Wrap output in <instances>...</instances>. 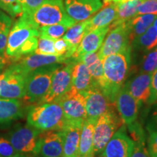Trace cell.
Wrapping results in <instances>:
<instances>
[{"label": "cell", "mask_w": 157, "mask_h": 157, "mask_svg": "<svg viewBox=\"0 0 157 157\" xmlns=\"http://www.w3.org/2000/svg\"><path fill=\"white\" fill-rule=\"evenodd\" d=\"M130 63V46L103 60V78L100 89L113 105L118 93L128 77Z\"/></svg>", "instance_id": "1"}, {"label": "cell", "mask_w": 157, "mask_h": 157, "mask_svg": "<svg viewBox=\"0 0 157 157\" xmlns=\"http://www.w3.org/2000/svg\"><path fill=\"white\" fill-rule=\"evenodd\" d=\"M66 123L62 108L58 102L35 104L28 110L27 124L42 132L61 131Z\"/></svg>", "instance_id": "2"}, {"label": "cell", "mask_w": 157, "mask_h": 157, "mask_svg": "<svg viewBox=\"0 0 157 157\" xmlns=\"http://www.w3.org/2000/svg\"><path fill=\"white\" fill-rule=\"evenodd\" d=\"M20 16L37 29L55 24H62L70 28L76 23L68 16L62 0H46L32 13H22Z\"/></svg>", "instance_id": "3"}, {"label": "cell", "mask_w": 157, "mask_h": 157, "mask_svg": "<svg viewBox=\"0 0 157 157\" xmlns=\"http://www.w3.org/2000/svg\"><path fill=\"white\" fill-rule=\"evenodd\" d=\"M60 64L43 66L26 75L25 93L23 98L27 105L40 103L50 89L52 77Z\"/></svg>", "instance_id": "4"}, {"label": "cell", "mask_w": 157, "mask_h": 157, "mask_svg": "<svg viewBox=\"0 0 157 157\" xmlns=\"http://www.w3.org/2000/svg\"><path fill=\"white\" fill-rule=\"evenodd\" d=\"M42 131L29 125H17L7 135L13 148L20 154L27 157L39 155Z\"/></svg>", "instance_id": "5"}, {"label": "cell", "mask_w": 157, "mask_h": 157, "mask_svg": "<svg viewBox=\"0 0 157 157\" xmlns=\"http://www.w3.org/2000/svg\"><path fill=\"white\" fill-rule=\"evenodd\" d=\"M121 125V118L118 117L113 108L100 117L94 127V156L102 154L108 142Z\"/></svg>", "instance_id": "6"}, {"label": "cell", "mask_w": 157, "mask_h": 157, "mask_svg": "<svg viewBox=\"0 0 157 157\" xmlns=\"http://www.w3.org/2000/svg\"><path fill=\"white\" fill-rule=\"evenodd\" d=\"M56 102L61 106L66 122L83 123L85 120V98L83 92L71 87Z\"/></svg>", "instance_id": "7"}, {"label": "cell", "mask_w": 157, "mask_h": 157, "mask_svg": "<svg viewBox=\"0 0 157 157\" xmlns=\"http://www.w3.org/2000/svg\"><path fill=\"white\" fill-rule=\"evenodd\" d=\"M67 63H68V60L64 56L31 53L12 63L7 68L15 73L26 76L30 72L43 66Z\"/></svg>", "instance_id": "8"}, {"label": "cell", "mask_w": 157, "mask_h": 157, "mask_svg": "<svg viewBox=\"0 0 157 157\" xmlns=\"http://www.w3.org/2000/svg\"><path fill=\"white\" fill-rule=\"evenodd\" d=\"M39 29L34 28L22 16L13 25L10 31L6 46L5 55L13 58L17 51L27 39L31 36L39 37Z\"/></svg>", "instance_id": "9"}, {"label": "cell", "mask_w": 157, "mask_h": 157, "mask_svg": "<svg viewBox=\"0 0 157 157\" xmlns=\"http://www.w3.org/2000/svg\"><path fill=\"white\" fill-rule=\"evenodd\" d=\"M109 33L99 49L98 54L103 60L105 57L112 55L130 46L129 29L127 23H121L109 29Z\"/></svg>", "instance_id": "10"}, {"label": "cell", "mask_w": 157, "mask_h": 157, "mask_svg": "<svg viewBox=\"0 0 157 157\" xmlns=\"http://www.w3.org/2000/svg\"><path fill=\"white\" fill-rule=\"evenodd\" d=\"M74 63H67L66 66H60L57 68L52 75L50 89L41 103L56 101L71 90L72 87L71 73Z\"/></svg>", "instance_id": "11"}, {"label": "cell", "mask_w": 157, "mask_h": 157, "mask_svg": "<svg viewBox=\"0 0 157 157\" xmlns=\"http://www.w3.org/2000/svg\"><path fill=\"white\" fill-rule=\"evenodd\" d=\"M26 76L6 68L0 75V98L23 99L25 93Z\"/></svg>", "instance_id": "12"}, {"label": "cell", "mask_w": 157, "mask_h": 157, "mask_svg": "<svg viewBox=\"0 0 157 157\" xmlns=\"http://www.w3.org/2000/svg\"><path fill=\"white\" fill-rule=\"evenodd\" d=\"M83 93L85 98V119L96 123L101 115L114 106L110 103L100 88L93 87L83 92Z\"/></svg>", "instance_id": "13"}, {"label": "cell", "mask_w": 157, "mask_h": 157, "mask_svg": "<svg viewBox=\"0 0 157 157\" xmlns=\"http://www.w3.org/2000/svg\"><path fill=\"white\" fill-rule=\"evenodd\" d=\"M141 105L142 103L129 93L124 85L119 91L114 102L121 121L127 126L135 122Z\"/></svg>", "instance_id": "14"}, {"label": "cell", "mask_w": 157, "mask_h": 157, "mask_svg": "<svg viewBox=\"0 0 157 157\" xmlns=\"http://www.w3.org/2000/svg\"><path fill=\"white\" fill-rule=\"evenodd\" d=\"M63 4L68 16L76 23L90 18L103 7L101 0H65Z\"/></svg>", "instance_id": "15"}, {"label": "cell", "mask_w": 157, "mask_h": 157, "mask_svg": "<svg viewBox=\"0 0 157 157\" xmlns=\"http://www.w3.org/2000/svg\"><path fill=\"white\" fill-rule=\"evenodd\" d=\"M133 146L134 142L127 136L122 127L111 137L101 157H130Z\"/></svg>", "instance_id": "16"}, {"label": "cell", "mask_w": 157, "mask_h": 157, "mask_svg": "<svg viewBox=\"0 0 157 157\" xmlns=\"http://www.w3.org/2000/svg\"><path fill=\"white\" fill-rule=\"evenodd\" d=\"M109 31V26L98 28L87 33L82 38L73 56L71 61H74L78 57L88 52H95L99 50L103 44L105 35Z\"/></svg>", "instance_id": "17"}, {"label": "cell", "mask_w": 157, "mask_h": 157, "mask_svg": "<svg viewBox=\"0 0 157 157\" xmlns=\"http://www.w3.org/2000/svg\"><path fill=\"white\" fill-rule=\"evenodd\" d=\"M83 123L66 122L63 129V156L77 157L78 156L80 134Z\"/></svg>", "instance_id": "18"}, {"label": "cell", "mask_w": 157, "mask_h": 157, "mask_svg": "<svg viewBox=\"0 0 157 157\" xmlns=\"http://www.w3.org/2000/svg\"><path fill=\"white\" fill-rule=\"evenodd\" d=\"M38 156L40 157H63L62 131L42 132Z\"/></svg>", "instance_id": "19"}, {"label": "cell", "mask_w": 157, "mask_h": 157, "mask_svg": "<svg viewBox=\"0 0 157 157\" xmlns=\"http://www.w3.org/2000/svg\"><path fill=\"white\" fill-rule=\"evenodd\" d=\"M151 74L140 73L124 84L129 93L141 103H148L150 98Z\"/></svg>", "instance_id": "20"}, {"label": "cell", "mask_w": 157, "mask_h": 157, "mask_svg": "<svg viewBox=\"0 0 157 157\" xmlns=\"http://www.w3.org/2000/svg\"><path fill=\"white\" fill-rule=\"evenodd\" d=\"M17 99L0 98V125L8 124L24 117L25 106Z\"/></svg>", "instance_id": "21"}, {"label": "cell", "mask_w": 157, "mask_h": 157, "mask_svg": "<svg viewBox=\"0 0 157 157\" xmlns=\"http://www.w3.org/2000/svg\"><path fill=\"white\" fill-rule=\"evenodd\" d=\"M117 3H111L105 5L99 12L86 20V32L88 33L94 29L111 25L117 17Z\"/></svg>", "instance_id": "22"}, {"label": "cell", "mask_w": 157, "mask_h": 157, "mask_svg": "<svg viewBox=\"0 0 157 157\" xmlns=\"http://www.w3.org/2000/svg\"><path fill=\"white\" fill-rule=\"evenodd\" d=\"M86 26H87L86 21L75 23L68 29L63 36V39L66 40L68 45V52L64 56L65 58L68 60V63L71 62V58L81 42L83 36L87 34Z\"/></svg>", "instance_id": "23"}, {"label": "cell", "mask_w": 157, "mask_h": 157, "mask_svg": "<svg viewBox=\"0 0 157 157\" xmlns=\"http://www.w3.org/2000/svg\"><path fill=\"white\" fill-rule=\"evenodd\" d=\"M142 0H124L117 3V17L115 21L109 25V29L121 23H127L137 16V8Z\"/></svg>", "instance_id": "24"}, {"label": "cell", "mask_w": 157, "mask_h": 157, "mask_svg": "<svg viewBox=\"0 0 157 157\" xmlns=\"http://www.w3.org/2000/svg\"><path fill=\"white\" fill-rule=\"evenodd\" d=\"M95 124L88 119H85L82 124L78 146V156L88 157L94 156L93 132Z\"/></svg>", "instance_id": "25"}, {"label": "cell", "mask_w": 157, "mask_h": 157, "mask_svg": "<svg viewBox=\"0 0 157 157\" xmlns=\"http://www.w3.org/2000/svg\"><path fill=\"white\" fill-rule=\"evenodd\" d=\"M72 87L78 92L90 90L92 86V79L89 70L82 62H75L71 73Z\"/></svg>", "instance_id": "26"}, {"label": "cell", "mask_w": 157, "mask_h": 157, "mask_svg": "<svg viewBox=\"0 0 157 157\" xmlns=\"http://www.w3.org/2000/svg\"><path fill=\"white\" fill-rule=\"evenodd\" d=\"M156 15L152 14L140 15L127 22L129 29V44L137 37L142 35L153 25Z\"/></svg>", "instance_id": "27"}, {"label": "cell", "mask_w": 157, "mask_h": 157, "mask_svg": "<svg viewBox=\"0 0 157 157\" xmlns=\"http://www.w3.org/2000/svg\"><path fill=\"white\" fill-rule=\"evenodd\" d=\"M130 44L136 50L143 52H148L156 48L157 34L153 25L147 29L146 32L135 38Z\"/></svg>", "instance_id": "28"}, {"label": "cell", "mask_w": 157, "mask_h": 157, "mask_svg": "<svg viewBox=\"0 0 157 157\" xmlns=\"http://www.w3.org/2000/svg\"><path fill=\"white\" fill-rule=\"evenodd\" d=\"M12 25L13 20L11 17L0 10V56H2L5 52Z\"/></svg>", "instance_id": "29"}, {"label": "cell", "mask_w": 157, "mask_h": 157, "mask_svg": "<svg viewBox=\"0 0 157 157\" xmlns=\"http://www.w3.org/2000/svg\"><path fill=\"white\" fill-rule=\"evenodd\" d=\"M68 29V27L62 24L44 25L39 29V37L56 40L63 36Z\"/></svg>", "instance_id": "30"}, {"label": "cell", "mask_w": 157, "mask_h": 157, "mask_svg": "<svg viewBox=\"0 0 157 157\" xmlns=\"http://www.w3.org/2000/svg\"><path fill=\"white\" fill-rule=\"evenodd\" d=\"M38 36H31L27 39L23 44L21 45V48L17 51L16 54L13 58H11L12 63L16 61L20 58H23L25 56H28L29 54L34 53L35 50L37 48L38 44Z\"/></svg>", "instance_id": "31"}, {"label": "cell", "mask_w": 157, "mask_h": 157, "mask_svg": "<svg viewBox=\"0 0 157 157\" xmlns=\"http://www.w3.org/2000/svg\"><path fill=\"white\" fill-rule=\"evenodd\" d=\"M157 68V47L143 57L140 63V73L152 74Z\"/></svg>", "instance_id": "32"}, {"label": "cell", "mask_w": 157, "mask_h": 157, "mask_svg": "<svg viewBox=\"0 0 157 157\" xmlns=\"http://www.w3.org/2000/svg\"><path fill=\"white\" fill-rule=\"evenodd\" d=\"M87 67L88 68L90 74L91 76L92 86L100 88V85H101L103 78V60L99 59L97 61L87 66Z\"/></svg>", "instance_id": "33"}, {"label": "cell", "mask_w": 157, "mask_h": 157, "mask_svg": "<svg viewBox=\"0 0 157 157\" xmlns=\"http://www.w3.org/2000/svg\"><path fill=\"white\" fill-rule=\"evenodd\" d=\"M55 40L47 38H38V44L34 53L48 56H58L54 48Z\"/></svg>", "instance_id": "34"}, {"label": "cell", "mask_w": 157, "mask_h": 157, "mask_svg": "<svg viewBox=\"0 0 157 157\" xmlns=\"http://www.w3.org/2000/svg\"><path fill=\"white\" fill-rule=\"evenodd\" d=\"M0 157H27L17 153L7 137L0 135Z\"/></svg>", "instance_id": "35"}, {"label": "cell", "mask_w": 157, "mask_h": 157, "mask_svg": "<svg viewBox=\"0 0 157 157\" xmlns=\"http://www.w3.org/2000/svg\"><path fill=\"white\" fill-rule=\"evenodd\" d=\"M0 8L12 17L22 14V9L18 0H0Z\"/></svg>", "instance_id": "36"}, {"label": "cell", "mask_w": 157, "mask_h": 157, "mask_svg": "<svg viewBox=\"0 0 157 157\" xmlns=\"http://www.w3.org/2000/svg\"><path fill=\"white\" fill-rule=\"evenodd\" d=\"M152 14L157 15V0H142L137 8V15Z\"/></svg>", "instance_id": "37"}, {"label": "cell", "mask_w": 157, "mask_h": 157, "mask_svg": "<svg viewBox=\"0 0 157 157\" xmlns=\"http://www.w3.org/2000/svg\"><path fill=\"white\" fill-rule=\"evenodd\" d=\"M134 142L130 157H151L146 147V138L140 139Z\"/></svg>", "instance_id": "38"}, {"label": "cell", "mask_w": 157, "mask_h": 157, "mask_svg": "<svg viewBox=\"0 0 157 157\" xmlns=\"http://www.w3.org/2000/svg\"><path fill=\"white\" fill-rule=\"evenodd\" d=\"M46 0H18V2L22 9V13H32L39 7Z\"/></svg>", "instance_id": "39"}, {"label": "cell", "mask_w": 157, "mask_h": 157, "mask_svg": "<svg viewBox=\"0 0 157 157\" xmlns=\"http://www.w3.org/2000/svg\"><path fill=\"white\" fill-rule=\"evenodd\" d=\"M148 131V151L150 155L157 156V130L147 127Z\"/></svg>", "instance_id": "40"}, {"label": "cell", "mask_w": 157, "mask_h": 157, "mask_svg": "<svg viewBox=\"0 0 157 157\" xmlns=\"http://www.w3.org/2000/svg\"><path fill=\"white\" fill-rule=\"evenodd\" d=\"M157 103V68L151 74V95L148 104L153 105Z\"/></svg>", "instance_id": "41"}, {"label": "cell", "mask_w": 157, "mask_h": 157, "mask_svg": "<svg viewBox=\"0 0 157 157\" xmlns=\"http://www.w3.org/2000/svg\"><path fill=\"white\" fill-rule=\"evenodd\" d=\"M54 48L58 56H64L68 50V45L63 39H58L55 40Z\"/></svg>", "instance_id": "42"}, {"label": "cell", "mask_w": 157, "mask_h": 157, "mask_svg": "<svg viewBox=\"0 0 157 157\" xmlns=\"http://www.w3.org/2000/svg\"><path fill=\"white\" fill-rule=\"evenodd\" d=\"M11 63V58L7 57L5 54L0 56V75Z\"/></svg>", "instance_id": "43"}, {"label": "cell", "mask_w": 157, "mask_h": 157, "mask_svg": "<svg viewBox=\"0 0 157 157\" xmlns=\"http://www.w3.org/2000/svg\"><path fill=\"white\" fill-rule=\"evenodd\" d=\"M151 121H152V123L151 124L150 126H148V127H150L151 128L157 130V108L154 111V112L153 113Z\"/></svg>", "instance_id": "44"}, {"label": "cell", "mask_w": 157, "mask_h": 157, "mask_svg": "<svg viewBox=\"0 0 157 157\" xmlns=\"http://www.w3.org/2000/svg\"><path fill=\"white\" fill-rule=\"evenodd\" d=\"M119 1H120V0H103V2L105 4V5H107L111 3H117L119 2Z\"/></svg>", "instance_id": "45"}, {"label": "cell", "mask_w": 157, "mask_h": 157, "mask_svg": "<svg viewBox=\"0 0 157 157\" xmlns=\"http://www.w3.org/2000/svg\"><path fill=\"white\" fill-rule=\"evenodd\" d=\"M153 26H154V28L155 29V30L156 31V34H157V15L156 17V18H155L154 23H153Z\"/></svg>", "instance_id": "46"}, {"label": "cell", "mask_w": 157, "mask_h": 157, "mask_svg": "<svg viewBox=\"0 0 157 157\" xmlns=\"http://www.w3.org/2000/svg\"><path fill=\"white\" fill-rule=\"evenodd\" d=\"M150 155V154H149ZM151 157H157V156H154V155H150Z\"/></svg>", "instance_id": "47"}, {"label": "cell", "mask_w": 157, "mask_h": 157, "mask_svg": "<svg viewBox=\"0 0 157 157\" xmlns=\"http://www.w3.org/2000/svg\"><path fill=\"white\" fill-rule=\"evenodd\" d=\"M77 157H82V156H77ZM88 157H95V156H88Z\"/></svg>", "instance_id": "48"}, {"label": "cell", "mask_w": 157, "mask_h": 157, "mask_svg": "<svg viewBox=\"0 0 157 157\" xmlns=\"http://www.w3.org/2000/svg\"><path fill=\"white\" fill-rule=\"evenodd\" d=\"M121 1H124V0H120V1H119V2H121Z\"/></svg>", "instance_id": "49"}]
</instances>
